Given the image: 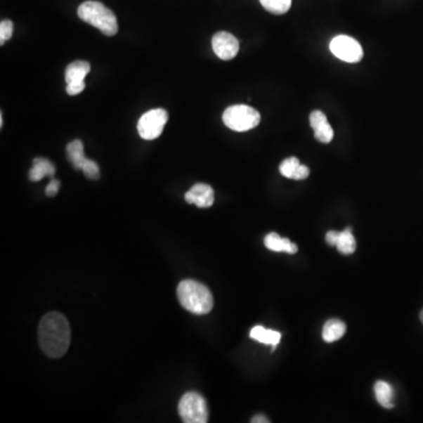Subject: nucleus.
Returning a JSON list of instances; mask_svg holds the SVG:
<instances>
[{
	"instance_id": "1",
	"label": "nucleus",
	"mask_w": 423,
	"mask_h": 423,
	"mask_svg": "<svg viewBox=\"0 0 423 423\" xmlns=\"http://www.w3.org/2000/svg\"><path fill=\"white\" fill-rule=\"evenodd\" d=\"M39 344L50 358L58 359L66 354L71 344V328L67 319L60 313H48L40 321Z\"/></svg>"
},
{
	"instance_id": "2",
	"label": "nucleus",
	"mask_w": 423,
	"mask_h": 423,
	"mask_svg": "<svg viewBox=\"0 0 423 423\" xmlns=\"http://www.w3.org/2000/svg\"><path fill=\"white\" fill-rule=\"evenodd\" d=\"M180 304L188 312L204 315L213 309L214 300L211 291L204 285L194 280H183L176 289Z\"/></svg>"
},
{
	"instance_id": "3",
	"label": "nucleus",
	"mask_w": 423,
	"mask_h": 423,
	"mask_svg": "<svg viewBox=\"0 0 423 423\" xmlns=\"http://www.w3.org/2000/svg\"><path fill=\"white\" fill-rule=\"evenodd\" d=\"M78 17L84 22L101 31L105 36L112 37L118 33L119 26L117 17L100 1L87 0L83 3L78 8Z\"/></svg>"
},
{
	"instance_id": "4",
	"label": "nucleus",
	"mask_w": 423,
	"mask_h": 423,
	"mask_svg": "<svg viewBox=\"0 0 423 423\" xmlns=\"http://www.w3.org/2000/svg\"><path fill=\"white\" fill-rule=\"evenodd\" d=\"M223 120L228 129L235 132H246L260 124L261 115L247 105H234L223 112Z\"/></svg>"
},
{
	"instance_id": "5",
	"label": "nucleus",
	"mask_w": 423,
	"mask_h": 423,
	"mask_svg": "<svg viewBox=\"0 0 423 423\" xmlns=\"http://www.w3.org/2000/svg\"><path fill=\"white\" fill-rule=\"evenodd\" d=\"M178 410L183 422L206 423L208 421L206 401L200 394L194 391L183 395L178 405Z\"/></svg>"
},
{
	"instance_id": "6",
	"label": "nucleus",
	"mask_w": 423,
	"mask_h": 423,
	"mask_svg": "<svg viewBox=\"0 0 423 423\" xmlns=\"http://www.w3.org/2000/svg\"><path fill=\"white\" fill-rule=\"evenodd\" d=\"M169 120V113L164 108H155L141 115L138 122L139 136L145 140H155L162 136Z\"/></svg>"
},
{
	"instance_id": "7",
	"label": "nucleus",
	"mask_w": 423,
	"mask_h": 423,
	"mask_svg": "<svg viewBox=\"0 0 423 423\" xmlns=\"http://www.w3.org/2000/svg\"><path fill=\"white\" fill-rule=\"evenodd\" d=\"M330 51L335 57L346 63H359L363 50L358 40L348 36H337L330 41Z\"/></svg>"
},
{
	"instance_id": "8",
	"label": "nucleus",
	"mask_w": 423,
	"mask_h": 423,
	"mask_svg": "<svg viewBox=\"0 0 423 423\" xmlns=\"http://www.w3.org/2000/svg\"><path fill=\"white\" fill-rule=\"evenodd\" d=\"M212 46H213V51L216 54V57L220 58L221 60H230L237 57L239 48H240L239 40L233 34L225 32V31L218 32L216 36L213 37Z\"/></svg>"
},
{
	"instance_id": "9",
	"label": "nucleus",
	"mask_w": 423,
	"mask_h": 423,
	"mask_svg": "<svg viewBox=\"0 0 423 423\" xmlns=\"http://www.w3.org/2000/svg\"><path fill=\"white\" fill-rule=\"evenodd\" d=\"M185 200L197 207H211L214 204V190L206 183H197L185 194Z\"/></svg>"
},
{
	"instance_id": "10",
	"label": "nucleus",
	"mask_w": 423,
	"mask_h": 423,
	"mask_svg": "<svg viewBox=\"0 0 423 423\" xmlns=\"http://www.w3.org/2000/svg\"><path fill=\"white\" fill-rule=\"evenodd\" d=\"M311 126L314 129V136L323 144H330L333 140L334 131L327 120L325 113L321 111H313L309 115Z\"/></svg>"
},
{
	"instance_id": "11",
	"label": "nucleus",
	"mask_w": 423,
	"mask_h": 423,
	"mask_svg": "<svg viewBox=\"0 0 423 423\" xmlns=\"http://www.w3.org/2000/svg\"><path fill=\"white\" fill-rule=\"evenodd\" d=\"M280 173L288 179L304 180L308 178L309 169L307 166L301 165L298 158L292 157L281 162Z\"/></svg>"
},
{
	"instance_id": "12",
	"label": "nucleus",
	"mask_w": 423,
	"mask_h": 423,
	"mask_svg": "<svg viewBox=\"0 0 423 423\" xmlns=\"http://www.w3.org/2000/svg\"><path fill=\"white\" fill-rule=\"evenodd\" d=\"M91 72L90 63L85 60L73 61L65 71V80L67 85L85 83V78Z\"/></svg>"
},
{
	"instance_id": "13",
	"label": "nucleus",
	"mask_w": 423,
	"mask_h": 423,
	"mask_svg": "<svg viewBox=\"0 0 423 423\" xmlns=\"http://www.w3.org/2000/svg\"><path fill=\"white\" fill-rule=\"evenodd\" d=\"M265 246L269 251L285 252L288 254H294L298 252V246L293 244L289 239L280 237L279 234L269 233L265 237Z\"/></svg>"
},
{
	"instance_id": "14",
	"label": "nucleus",
	"mask_w": 423,
	"mask_h": 423,
	"mask_svg": "<svg viewBox=\"0 0 423 423\" xmlns=\"http://www.w3.org/2000/svg\"><path fill=\"white\" fill-rule=\"evenodd\" d=\"M56 174V169L53 164L45 158H36L33 160V167L30 171V180L31 181H40L46 176H53Z\"/></svg>"
},
{
	"instance_id": "15",
	"label": "nucleus",
	"mask_w": 423,
	"mask_h": 423,
	"mask_svg": "<svg viewBox=\"0 0 423 423\" xmlns=\"http://www.w3.org/2000/svg\"><path fill=\"white\" fill-rule=\"evenodd\" d=\"M249 337L260 344L272 346L273 349L279 344L280 340H281V333L276 330H266L265 327L262 326H255L254 328H252Z\"/></svg>"
},
{
	"instance_id": "16",
	"label": "nucleus",
	"mask_w": 423,
	"mask_h": 423,
	"mask_svg": "<svg viewBox=\"0 0 423 423\" xmlns=\"http://www.w3.org/2000/svg\"><path fill=\"white\" fill-rule=\"evenodd\" d=\"M344 333H346V325L342 321L337 319L330 320L323 326V339L328 344H332L340 340Z\"/></svg>"
},
{
	"instance_id": "17",
	"label": "nucleus",
	"mask_w": 423,
	"mask_h": 423,
	"mask_svg": "<svg viewBox=\"0 0 423 423\" xmlns=\"http://www.w3.org/2000/svg\"><path fill=\"white\" fill-rule=\"evenodd\" d=\"M67 157L70 162L76 169H83L87 158L84 152V145L80 140H73L67 145Z\"/></svg>"
},
{
	"instance_id": "18",
	"label": "nucleus",
	"mask_w": 423,
	"mask_h": 423,
	"mask_svg": "<svg viewBox=\"0 0 423 423\" xmlns=\"http://www.w3.org/2000/svg\"><path fill=\"white\" fill-rule=\"evenodd\" d=\"M375 396L379 403L384 408L391 409L394 407L393 398H394V391L391 384H387L386 381H377L374 387Z\"/></svg>"
},
{
	"instance_id": "19",
	"label": "nucleus",
	"mask_w": 423,
	"mask_h": 423,
	"mask_svg": "<svg viewBox=\"0 0 423 423\" xmlns=\"http://www.w3.org/2000/svg\"><path fill=\"white\" fill-rule=\"evenodd\" d=\"M335 247L337 248V251L340 252L341 254L351 255L356 252V237L351 234V228H347V230H342L339 233Z\"/></svg>"
},
{
	"instance_id": "20",
	"label": "nucleus",
	"mask_w": 423,
	"mask_h": 423,
	"mask_svg": "<svg viewBox=\"0 0 423 423\" xmlns=\"http://www.w3.org/2000/svg\"><path fill=\"white\" fill-rule=\"evenodd\" d=\"M260 4L273 15H285L291 8L292 0H260Z\"/></svg>"
},
{
	"instance_id": "21",
	"label": "nucleus",
	"mask_w": 423,
	"mask_h": 423,
	"mask_svg": "<svg viewBox=\"0 0 423 423\" xmlns=\"http://www.w3.org/2000/svg\"><path fill=\"white\" fill-rule=\"evenodd\" d=\"M84 174L89 178V179L97 180L100 176V171H99V166L97 165V162L93 160L87 159L86 162L84 164L83 169Z\"/></svg>"
},
{
	"instance_id": "22",
	"label": "nucleus",
	"mask_w": 423,
	"mask_h": 423,
	"mask_svg": "<svg viewBox=\"0 0 423 423\" xmlns=\"http://www.w3.org/2000/svg\"><path fill=\"white\" fill-rule=\"evenodd\" d=\"M13 34V22L11 20H3L0 22V44L4 45Z\"/></svg>"
},
{
	"instance_id": "23",
	"label": "nucleus",
	"mask_w": 423,
	"mask_h": 423,
	"mask_svg": "<svg viewBox=\"0 0 423 423\" xmlns=\"http://www.w3.org/2000/svg\"><path fill=\"white\" fill-rule=\"evenodd\" d=\"M85 83L82 84H71V85H67L66 87V92L70 96H77V94L82 93L84 90H85Z\"/></svg>"
},
{
	"instance_id": "24",
	"label": "nucleus",
	"mask_w": 423,
	"mask_h": 423,
	"mask_svg": "<svg viewBox=\"0 0 423 423\" xmlns=\"http://www.w3.org/2000/svg\"><path fill=\"white\" fill-rule=\"evenodd\" d=\"M59 187H60V183H59L58 180H51V183L47 185L46 190H45L47 197H54V195H57Z\"/></svg>"
},
{
	"instance_id": "25",
	"label": "nucleus",
	"mask_w": 423,
	"mask_h": 423,
	"mask_svg": "<svg viewBox=\"0 0 423 423\" xmlns=\"http://www.w3.org/2000/svg\"><path fill=\"white\" fill-rule=\"evenodd\" d=\"M339 233H340V232H335V230H330V232L327 233L326 241L330 246H335V245H337Z\"/></svg>"
},
{
	"instance_id": "26",
	"label": "nucleus",
	"mask_w": 423,
	"mask_h": 423,
	"mask_svg": "<svg viewBox=\"0 0 423 423\" xmlns=\"http://www.w3.org/2000/svg\"><path fill=\"white\" fill-rule=\"evenodd\" d=\"M252 422H253V423H268L269 419H267V417H265V416L256 415V416H254V417H253V419H252Z\"/></svg>"
},
{
	"instance_id": "27",
	"label": "nucleus",
	"mask_w": 423,
	"mask_h": 423,
	"mask_svg": "<svg viewBox=\"0 0 423 423\" xmlns=\"http://www.w3.org/2000/svg\"><path fill=\"white\" fill-rule=\"evenodd\" d=\"M419 319H421V321H422L423 323V311L421 312V314H419Z\"/></svg>"
}]
</instances>
